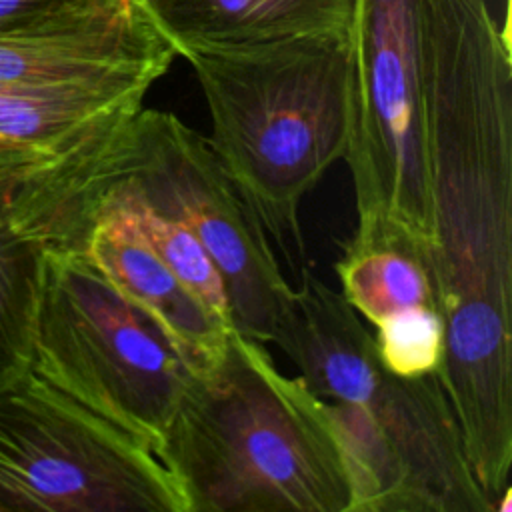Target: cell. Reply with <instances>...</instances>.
Returning <instances> with one entry per match:
<instances>
[{"label":"cell","instance_id":"52a82bcc","mask_svg":"<svg viewBox=\"0 0 512 512\" xmlns=\"http://www.w3.org/2000/svg\"><path fill=\"white\" fill-rule=\"evenodd\" d=\"M426 0H354L348 26V164L358 222L384 220L426 246Z\"/></svg>","mask_w":512,"mask_h":512},{"label":"cell","instance_id":"5bb4252c","mask_svg":"<svg viewBox=\"0 0 512 512\" xmlns=\"http://www.w3.org/2000/svg\"><path fill=\"white\" fill-rule=\"evenodd\" d=\"M46 158L40 150L0 138V178H16Z\"/></svg>","mask_w":512,"mask_h":512},{"label":"cell","instance_id":"8fae6325","mask_svg":"<svg viewBox=\"0 0 512 512\" xmlns=\"http://www.w3.org/2000/svg\"><path fill=\"white\" fill-rule=\"evenodd\" d=\"M12 180L0 178V390L30 370L44 258V248L20 234L8 218L6 190Z\"/></svg>","mask_w":512,"mask_h":512},{"label":"cell","instance_id":"3957f363","mask_svg":"<svg viewBox=\"0 0 512 512\" xmlns=\"http://www.w3.org/2000/svg\"><path fill=\"white\" fill-rule=\"evenodd\" d=\"M156 456L188 512H352L346 458L324 404L238 330L192 376Z\"/></svg>","mask_w":512,"mask_h":512},{"label":"cell","instance_id":"7a4b0ae2","mask_svg":"<svg viewBox=\"0 0 512 512\" xmlns=\"http://www.w3.org/2000/svg\"><path fill=\"white\" fill-rule=\"evenodd\" d=\"M272 344L334 424L352 512H492L438 374L388 370L366 322L308 268Z\"/></svg>","mask_w":512,"mask_h":512},{"label":"cell","instance_id":"7c38bea8","mask_svg":"<svg viewBox=\"0 0 512 512\" xmlns=\"http://www.w3.org/2000/svg\"><path fill=\"white\" fill-rule=\"evenodd\" d=\"M374 344L384 366L400 376L438 374L444 358V320L438 308L420 306L374 326Z\"/></svg>","mask_w":512,"mask_h":512},{"label":"cell","instance_id":"30bf717a","mask_svg":"<svg viewBox=\"0 0 512 512\" xmlns=\"http://www.w3.org/2000/svg\"><path fill=\"white\" fill-rule=\"evenodd\" d=\"M336 274L344 300L372 326L410 308L440 310L426 246L396 224L358 222Z\"/></svg>","mask_w":512,"mask_h":512},{"label":"cell","instance_id":"4fadbf2b","mask_svg":"<svg viewBox=\"0 0 512 512\" xmlns=\"http://www.w3.org/2000/svg\"><path fill=\"white\" fill-rule=\"evenodd\" d=\"M128 2L130 0H0V26L48 16L110 12Z\"/></svg>","mask_w":512,"mask_h":512},{"label":"cell","instance_id":"9c48e42d","mask_svg":"<svg viewBox=\"0 0 512 512\" xmlns=\"http://www.w3.org/2000/svg\"><path fill=\"white\" fill-rule=\"evenodd\" d=\"M174 48L346 36L354 0H132Z\"/></svg>","mask_w":512,"mask_h":512},{"label":"cell","instance_id":"277c9868","mask_svg":"<svg viewBox=\"0 0 512 512\" xmlns=\"http://www.w3.org/2000/svg\"><path fill=\"white\" fill-rule=\"evenodd\" d=\"M346 36L192 46L178 52L204 94L212 122L210 146L286 254L292 248L302 252L304 196L346 150Z\"/></svg>","mask_w":512,"mask_h":512},{"label":"cell","instance_id":"ba28073f","mask_svg":"<svg viewBox=\"0 0 512 512\" xmlns=\"http://www.w3.org/2000/svg\"><path fill=\"white\" fill-rule=\"evenodd\" d=\"M174 48L134 8L66 14L0 26V86L150 80L166 74Z\"/></svg>","mask_w":512,"mask_h":512},{"label":"cell","instance_id":"6da1fadb","mask_svg":"<svg viewBox=\"0 0 512 512\" xmlns=\"http://www.w3.org/2000/svg\"><path fill=\"white\" fill-rule=\"evenodd\" d=\"M422 92L438 378L492 512H510L512 58L486 0H426Z\"/></svg>","mask_w":512,"mask_h":512},{"label":"cell","instance_id":"8992f818","mask_svg":"<svg viewBox=\"0 0 512 512\" xmlns=\"http://www.w3.org/2000/svg\"><path fill=\"white\" fill-rule=\"evenodd\" d=\"M188 512L140 440L30 370L0 390V512Z\"/></svg>","mask_w":512,"mask_h":512},{"label":"cell","instance_id":"5b68a950","mask_svg":"<svg viewBox=\"0 0 512 512\" xmlns=\"http://www.w3.org/2000/svg\"><path fill=\"white\" fill-rule=\"evenodd\" d=\"M30 372L154 454L194 376L82 254L44 248Z\"/></svg>","mask_w":512,"mask_h":512}]
</instances>
